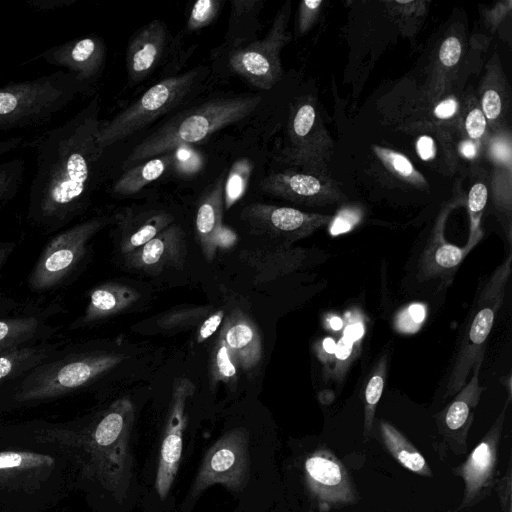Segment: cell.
<instances>
[{"mask_svg":"<svg viewBox=\"0 0 512 512\" xmlns=\"http://www.w3.org/2000/svg\"><path fill=\"white\" fill-rule=\"evenodd\" d=\"M511 272L510 251L477 291L452 362L444 399L453 397L466 384L474 366L483 362L486 342L503 303Z\"/></svg>","mask_w":512,"mask_h":512,"instance_id":"obj_6","label":"cell"},{"mask_svg":"<svg viewBox=\"0 0 512 512\" xmlns=\"http://www.w3.org/2000/svg\"><path fill=\"white\" fill-rule=\"evenodd\" d=\"M364 332L363 324L360 322H355L353 324H349L344 332V336L349 338L350 340L357 342L360 340Z\"/></svg>","mask_w":512,"mask_h":512,"instance_id":"obj_59","label":"cell"},{"mask_svg":"<svg viewBox=\"0 0 512 512\" xmlns=\"http://www.w3.org/2000/svg\"><path fill=\"white\" fill-rule=\"evenodd\" d=\"M481 364L474 366L471 379L454 395L453 400L435 415L440 433L454 451L466 450V437L473 422L474 408L484 390L479 381Z\"/></svg>","mask_w":512,"mask_h":512,"instance_id":"obj_19","label":"cell"},{"mask_svg":"<svg viewBox=\"0 0 512 512\" xmlns=\"http://www.w3.org/2000/svg\"><path fill=\"white\" fill-rule=\"evenodd\" d=\"M329 325L333 330H340L343 327V321L338 316H333L329 320Z\"/></svg>","mask_w":512,"mask_h":512,"instance_id":"obj_61","label":"cell"},{"mask_svg":"<svg viewBox=\"0 0 512 512\" xmlns=\"http://www.w3.org/2000/svg\"><path fill=\"white\" fill-rule=\"evenodd\" d=\"M511 4L510 0L499 2L484 12L485 21L492 30L496 29L505 16L510 13Z\"/></svg>","mask_w":512,"mask_h":512,"instance_id":"obj_53","label":"cell"},{"mask_svg":"<svg viewBox=\"0 0 512 512\" xmlns=\"http://www.w3.org/2000/svg\"><path fill=\"white\" fill-rule=\"evenodd\" d=\"M24 139L22 137H14L0 141V156L9 153L23 145Z\"/></svg>","mask_w":512,"mask_h":512,"instance_id":"obj_58","label":"cell"},{"mask_svg":"<svg viewBox=\"0 0 512 512\" xmlns=\"http://www.w3.org/2000/svg\"><path fill=\"white\" fill-rule=\"evenodd\" d=\"M173 224V216L161 210L123 215L120 220V251L123 256L140 248Z\"/></svg>","mask_w":512,"mask_h":512,"instance_id":"obj_29","label":"cell"},{"mask_svg":"<svg viewBox=\"0 0 512 512\" xmlns=\"http://www.w3.org/2000/svg\"><path fill=\"white\" fill-rule=\"evenodd\" d=\"M333 149V141L312 99H298L290 108L282 161L299 171L330 176Z\"/></svg>","mask_w":512,"mask_h":512,"instance_id":"obj_9","label":"cell"},{"mask_svg":"<svg viewBox=\"0 0 512 512\" xmlns=\"http://www.w3.org/2000/svg\"><path fill=\"white\" fill-rule=\"evenodd\" d=\"M137 291L120 283H104L95 287L89 296L84 314L71 327L88 325L114 316L137 301Z\"/></svg>","mask_w":512,"mask_h":512,"instance_id":"obj_28","label":"cell"},{"mask_svg":"<svg viewBox=\"0 0 512 512\" xmlns=\"http://www.w3.org/2000/svg\"><path fill=\"white\" fill-rule=\"evenodd\" d=\"M249 436L243 428L223 434L205 453L188 499H196L214 484L232 491L242 490L250 476Z\"/></svg>","mask_w":512,"mask_h":512,"instance_id":"obj_11","label":"cell"},{"mask_svg":"<svg viewBox=\"0 0 512 512\" xmlns=\"http://www.w3.org/2000/svg\"><path fill=\"white\" fill-rule=\"evenodd\" d=\"M195 385L187 378H176L172 388L171 405L160 447L155 489L164 499L174 482L183 446V431L186 425L185 408L194 394Z\"/></svg>","mask_w":512,"mask_h":512,"instance_id":"obj_14","label":"cell"},{"mask_svg":"<svg viewBox=\"0 0 512 512\" xmlns=\"http://www.w3.org/2000/svg\"><path fill=\"white\" fill-rule=\"evenodd\" d=\"M224 181L221 176L213 186L202 196L198 203L195 233L201 246L203 255L212 261L217 252L216 237L223 226L222 216L224 210Z\"/></svg>","mask_w":512,"mask_h":512,"instance_id":"obj_27","label":"cell"},{"mask_svg":"<svg viewBox=\"0 0 512 512\" xmlns=\"http://www.w3.org/2000/svg\"><path fill=\"white\" fill-rule=\"evenodd\" d=\"M106 53L103 39L88 35L47 49L40 57L49 64L66 68L89 89L104 70Z\"/></svg>","mask_w":512,"mask_h":512,"instance_id":"obj_16","label":"cell"},{"mask_svg":"<svg viewBox=\"0 0 512 512\" xmlns=\"http://www.w3.org/2000/svg\"><path fill=\"white\" fill-rule=\"evenodd\" d=\"M198 69L165 78L107 122H102L96 142L100 151L128 138L178 106L192 91Z\"/></svg>","mask_w":512,"mask_h":512,"instance_id":"obj_7","label":"cell"},{"mask_svg":"<svg viewBox=\"0 0 512 512\" xmlns=\"http://www.w3.org/2000/svg\"><path fill=\"white\" fill-rule=\"evenodd\" d=\"M488 196V188L482 181L474 183L469 190L467 205L470 217V233L467 244L464 246L469 252L482 238L480 222Z\"/></svg>","mask_w":512,"mask_h":512,"instance_id":"obj_38","label":"cell"},{"mask_svg":"<svg viewBox=\"0 0 512 512\" xmlns=\"http://www.w3.org/2000/svg\"><path fill=\"white\" fill-rule=\"evenodd\" d=\"M47 341L24 345L0 354V385L20 378L64 349Z\"/></svg>","mask_w":512,"mask_h":512,"instance_id":"obj_30","label":"cell"},{"mask_svg":"<svg viewBox=\"0 0 512 512\" xmlns=\"http://www.w3.org/2000/svg\"><path fill=\"white\" fill-rule=\"evenodd\" d=\"M446 214L437 220L433 233L419 261L418 277L421 280L452 277L469 251L450 244L444 237Z\"/></svg>","mask_w":512,"mask_h":512,"instance_id":"obj_25","label":"cell"},{"mask_svg":"<svg viewBox=\"0 0 512 512\" xmlns=\"http://www.w3.org/2000/svg\"><path fill=\"white\" fill-rule=\"evenodd\" d=\"M259 186L266 194L309 207H323L346 200V195L331 176L296 169L271 173L261 180Z\"/></svg>","mask_w":512,"mask_h":512,"instance_id":"obj_13","label":"cell"},{"mask_svg":"<svg viewBox=\"0 0 512 512\" xmlns=\"http://www.w3.org/2000/svg\"><path fill=\"white\" fill-rule=\"evenodd\" d=\"M16 247L15 242H0V278L4 265ZM18 303L0 292V318L8 316L12 311L19 310Z\"/></svg>","mask_w":512,"mask_h":512,"instance_id":"obj_49","label":"cell"},{"mask_svg":"<svg viewBox=\"0 0 512 512\" xmlns=\"http://www.w3.org/2000/svg\"><path fill=\"white\" fill-rule=\"evenodd\" d=\"M481 146V144L466 138L460 142L458 149L463 158L474 160L479 156Z\"/></svg>","mask_w":512,"mask_h":512,"instance_id":"obj_56","label":"cell"},{"mask_svg":"<svg viewBox=\"0 0 512 512\" xmlns=\"http://www.w3.org/2000/svg\"><path fill=\"white\" fill-rule=\"evenodd\" d=\"M125 359V355L106 352H70L65 348L40 364L15 384L11 399L29 404L55 399L88 386Z\"/></svg>","mask_w":512,"mask_h":512,"instance_id":"obj_4","label":"cell"},{"mask_svg":"<svg viewBox=\"0 0 512 512\" xmlns=\"http://www.w3.org/2000/svg\"><path fill=\"white\" fill-rule=\"evenodd\" d=\"M323 4L322 0H304L300 2L297 17V33L299 35H303L311 29Z\"/></svg>","mask_w":512,"mask_h":512,"instance_id":"obj_45","label":"cell"},{"mask_svg":"<svg viewBox=\"0 0 512 512\" xmlns=\"http://www.w3.org/2000/svg\"><path fill=\"white\" fill-rule=\"evenodd\" d=\"M96 95L64 123L32 143L36 170L29 190L28 219L47 233L60 230L89 206L104 152L96 138L102 121Z\"/></svg>","mask_w":512,"mask_h":512,"instance_id":"obj_1","label":"cell"},{"mask_svg":"<svg viewBox=\"0 0 512 512\" xmlns=\"http://www.w3.org/2000/svg\"><path fill=\"white\" fill-rule=\"evenodd\" d=\"M220 331L236 367L246 373L253 371L263 355L262 340L255 323L241 310L235 309Z\"/></svg>","mask_w":512,"mask_h":512,"instance_id":"obj_22","label":"cell"},{"mask_svg":"<svg viewBox=\"0 0 512 512\" xmlns=\"http://www.w3.org/2000/svg\"><path fill=\"white\" fill-rule=\"evenodd\" d=\"M110 222L108 216H95L52 237L28 276L29 288L41 292L64 284L86 257L92 238Z\"/></svg>","mask_w":512,"mask_h":512,"instance_id":"obj_8","label":"cell"},{"mask_svg":"<svg viewBox=\"0 0 512 512\" xmlns=\"http://www.w3.org/2000/svg\"><path fill=\"white\" fill-rule=\"evenodd\" d=\"M253 167V162L247 158L239 159L233 163L224 181V209L231 208L243 197Z\"/></svg>","mask_w":512,"mask_h":512,"instance_id":"obj_37","label":"cell"},{"mask_svg":"<svg viewBox=\"0 0 512 512\" xmlns=\"http://www.w3.org/2000/svg\"><path fill=\"white\" fill-rule=\"evenodd\" d=\"M264 262H260L262 273L269 276H279L296 271L307 262L309 251L303 248H290L283 244L268 253L260 251ZM258 268L257 270H259Z\"/></svg>","mask_w":512,"mask_h":512,"instance_id":"obj_35","label":"cell"},{"mask_svg":"<svg viewBox=\"0 0 512 512\" xmlns=\"http://www.w3.org/2000/svg\"><path fill=\"white\" fill-rule=\"evenodd\" d=\"M25 173V160L14 158L0 163V209L18 193Z\"/></svg>","mask_w":512,"mask_h":512,"instance_id":"obj_39","label":"cell"},{"mask_svg":"<svg viewBox=\"0 0 512 512\" xmlns=\"http://www.w3.org/2000/svg\"><path fill=\"white\" fill-rule=\"evenodd\" d=\"M416 153L422 161L432 162L437 157V143L429 134L420 135L415 143Z\"/></svg>","mask_w":512,"mask_h":512,"instance_id":"obj_52","label":"cell"},{"mask_svg":"<svg viewBox=\"0 0 512 512\" xmlns=\"http://www.w3.org/2000/svg\"><path fill=\"white\" fill-rule=\"evenodd\" d=\"M76 0H27L26 4L34 10H54L72 5Z\"/></svg>","mask_w":512,"mask_h":512,"instance_id":"obj_55","label":"cell"},{"mask_svg":"<svg viewBox=\"0 0 512 512\" xmlns=\"http://www.w3.org/2000/svg\"><path fill=\"white\" fill-rule=\"evenodd\" d=\"M224 2L221 0H198L189 13L187 30L197 31L210 25L218 16Z\"/></svg>","mask_w":512,"mask_h":512,"instance_id":"obj_42","label":"cell"},{"mask_svg":"<svg viewBox=\"0 0 512 512\" xmlns=\"http://www.w3.org/2000/svg\"><path fill=\"white\" fill-rule=\"evenodd\" d=\"M305 479L312 495L327 506L350 504L355 490L346 469L329 451L318 450L304 463Z\"/></svg>","mask_w":512,"mask_h":512,"instance_id":"obj_17","label":"cell"},{"mask_svg":"<svg viewBox=\"0 0 512 512\" xmlns=\"http://www.w3.org/2000/svg\"><path fill=\"white\" fill-rule=\"evenodd\" d=\"M187 255L184 230L171 224L149 242L124 256L133 269L156 275L166 268L182 267Z\"/></svg>","mask_w":512,"mask_h":512,"instance_id":"obj_18","label":"cell"},{"mask_svg":"<svg viewBox=\"0 0 512 512\" xmlns=\"http://www.w3.org/2000/svg\"><path fill=\"white\" fill-rule=\"evenodd\" d=\"M460 110V103L457 98L448 96L440 100L433 108V116L437 120L447 121L453 119Z\"/></svg>","mask_w":512,"mask_h":512,"instance_id":"obj_51","label":"cell"},{"mask_svg":"<svg viewBox=\"0 0 512 512\" xmlns=\"http://www.w3.org/2000/svg\"><path fill=\"white\" fill-rule=\"evenodd\" d=\"M479 94V106L488 128L494 133L503 131L511 109V97L497 57H493L487 65Z\"/></svg>","mask_w":512,"mask_h":512,"instance_id":"obj_26","label":"cell"},{"mask_svg":"<svg viewBox=\"0 0 512 512\" xmlns=\"http://www.w3.org/2000/svg\"><path fill=\"white\" fill-rule=\"evenodd\" d=\"M208 311V308H188L181 309L171 314L165 315L158 320V325L165 329H170L187 323H194L203 317Z\"/></svg>","mask_w":512,"mask_h":512,"instance_id":"obj_46","label":"cell"},{"mask_svg":"<svg viewBox=\"0 0 512 512\" xmlns=\"http://www.w3.org/2000/svg\"><path fill=\"white\" fill-rule=\"evenodd\" d=\"M354 341L350 340L346 336H342L335 349V368L333 370L334 378L336 381H342L347 369L352 363V356L355 347Z\"/></svg>","mask_w":512,"mask_h":512,"instance_id":"obj_44","label":"cell"},{"mask_svg":"<svg viewBox=\"0 0 512 512\" xmlns=\"http://www.w3.org/2000/svg\"><path fill=\"white\" fill-rule=\"evenodd\" d=\"M237 242V235L228 227L222 226L217 237L216 247L221 249H229Z\"/></svg>","mask_w":512,"mask_h":512,"instance_id":"obj_57","label":"cell"},{"mask_svg":"<svg viewBox=\"0 0 512 512\" xmlns=\"http://www.w3.org/2000/svg\"><path fill=\"white\" fill-rule=\"evenodd\" d=\"M262 100L241 95L207 101L172 117L138 143L122 163L127 170L159 155L196 144L249 116Z\"/></svg>","mask_w":512,"mask_h":512,"instance_id":"obj_3","label":"cell"},{"mask_svg":"<svg viewBox=\"0 0 512 512\" xmlns=\"http://www.w3.org/2000/svg\"><path fill=\"white\" fill-rule=\"evenodd\" d=\"M263 5L262 0L231 1V15L225 36L230 51L256 40L255 36L260 27L259 14Z\"/></svg>","mask_w":512,"mask_h":512,"instance_id":"obj_31","label":"cell"},{"mask_svg":"<svg viewBox=\"0 0 512 512\" xmlns=\"http://www.w3.org/2000/svg\"><path fill=\"white\" fill-rule=\"evenodd\" d=\"M323 348L326 353L334 354L336 349V343L332 338H325L323 340Z\"/></svg>","mask_w":512,"mask_h":512,"instance_id":"obj_60","label":"cell"},{"mask_svg":"<svg viewBox=\"0 0 512 512\" xmlns=\"http://www.w3.org/2000/svg\"><path fill=\"white\" fill-rule=\"evenodd\" d=\"M48 308H24L16 315L0 318V354L24 345L47 341L55 333Z\"/></svg>","mask_w":512,"mask_h":512,"instance_id":"obj_23","label":"cell"},{"mask_svg":"<svg viewBox=\"0 0 512 512\" xmlns=\"http://www.w3.org/2000/svg\"><path fill=\"white\" fill-rule=\"evenodd\" d=\"M241 218L253 233L289 245L330 224L333 216L292 207L251 203L242 209Z\"/></svg>","mask_w":512,"mask_h":512,"instance_id":"obj_12","label":"cell"},{"mask_svg":"<svg viewBox=\"0 0 512 512\" xmlns=\"http://www.w3.org/2000/svg\"><path fill=\"white\" fill-rule=\"evenodd\" d=\"M427 1H388L387 10L396 21L404 26L418 24L427 12Z\"/></svg>","mask_w":512,"mask_h":512,"instance_id":"obj_43","label":"cell"},{"mask_svg":"<svg viewBox=\"0 0 512 512\" xmlns=\"http://www.w3.org/2000/svg\"><path fill=\"white\" fill-rule=\"evenodd\" d=\"M379 430L384 445L398 463L416 474L432 476L425 458L400 431L384 420L380 421Z\"/></svg>","mask_w":512,"mask_h":512,"instance_id":"obj_33","label":"cell"},{"mask_svg":"<svg viewBox=\"0 0 512 512\" xmlns=\"http://www.w3.org/2000/svg\"><path fill=\"white\" fill-rule=\"evenodd\" d=\"M425 318V307L421 304H412L403 310L397 317L396 325L405 333L415 332Z\"/></svg>","mask_w":512,"mask_h":512,"instance_id":"obj_48","label":"cell"},{"mask_svg":"<svg viewBox=\"0 0 512 512\" xmlns=\"http://www.w3.org/2000/svg\"><path fill=\"white\" fill-rule=\"evenodd\" d=\"M133 418L132 403L122 398L81 431L61 432L62 439L80 448L88 475L119 500L129 490L133 475L130 453Z\"/></svg>","mask_w":512,"mask_h":512,"instance_id":"obj_2","label":"cell"},{"mask_svg":"<svg viewBox=\"0 0 512 512\" xmlns=\"http://www.w3.org/2000/svg\"><path fill=\"white\" fill-rule=\"evenodd\" d=\"M509 402L508 399L496 421L468 459L455 470L465 484L461 508L476 504L489 495L493 487L498 445Z\"/></svg>","mask_w":512,"mask_h":512,"instance_id":"obj_15","label":"cell"},{"mask_svg":"<svg viewBox=\"0 0 512 512\" xmlns=\"http://www.w3.org/2000/svg\"><path fill=\"white\" fill-rule=\"evenodd\" d=\"M291 2L276 13L266 35L246 46L229 51L230 70L261 90L271 89L282 77L281 50L289 42L287 31Z\"/></svg>","mask_w":512,"mask_h":512,"instance_id":"obj_10","label":"cell"},{"mask_svg":"<svg viewBox=\"0 0 512 512\" xmlns=\"http://www.w3.org/2000/svg\"><path fill=\"white\" fill-rule=\"evenodd\" d=\"M488 156L493 163L492 199L505 235L511 245V137L505 130L494 133L487 140Z\"/></svg>","mask_w":512,"mask_h":512,"instance_id":"obj_20","label":"cell"},{"mask_svg":"<svg viewBox=\"0 0 512 512\" xmlns=\"http://www.w3.org/2000/svg\"><path fill=\"white\" fill-rule=\"evenodd\" d=\"M462 44L458 37L451 35L444 39L438 50V63L448 69L456 66L461 58Z\"/></svg>","mask_w":512,"mask_h":512,"instance_id":"obj_47","label":"cell"},{"mask_svg":"<svg viewBox=\"0 0 512 512\" xmlns=\"http://www.w3.org/2000/svg\"><path fill=\"white\" fill-rule=\"evenodd\" d=\"M54 464V458L46 454L0 452V487L22 490L33 488L49 476Z\"/></svg>","mask_w":512,"mask_h":512,"instance_id":"obj_24","label":"cell"},{"mask_svg":"<svg viewBox=\"0 0 512 512\" xmlns=\"http://www.w3.org/2000/svg\"><path fill=\"white\" fill-rule=\"evenodd\" d=\"M87 90L74 74L67 71L2 86L0 131L43 125Z\"/></svg>","mask_w":512,"mask_h":512,"instance_id":"obj_5","label":"cell"},{"mask_svg":"<svg viewBox=\"0 0 512 512\" xmlns=\"http://www.w3.org/2000/svg\"><path fill=\"white\" fill-rule=\"evenodd\" d=\"M373 152L384 170L394 179L417 188L427 187L424 176L403 153L383 146H373Z\"/></svg>","mask_w":512,"mask_h":512,"instance_id":"obj_34","label":"cell"},{"mask_svg":"<svg viewBox=\"0 0 512 512\" xmlns=\"http://www.w3.org/2000/svg\"><path fill=\"white\" fill-rule=\"evenodd\" d=\"M387 354L382 355L374 366L364 392V434L372 428L375 410L381 398L387 373Z\"/></svg>","mask_w":512,"mask_h":512,"instance_id":"obj_36","label":"cell"},{"mask_svg":"<svg viewBox=\"0 0 512 512\" xmlns=\"http://www.w3.org/2000/svg\"><path fill=\"white\" fill-rule=\"evenodd\" d=\"M360 216L357 211L352 209L341 210L330 222V232L332 235L347 232L359 222Z\"/></svg>","mask_w":512,"mask_h":512,"instance_id":"obj_50","label":"cell"},{"mask_svg":"<svg viewBox=\"0 0 512 512\" xmlns=\"http://www.w3.org/2000/svg\"><path fill=\"white\" fill-rule=\"evenodd\" d=\"M211 378L214 382L226 383L235 381L237 378V367L231 358L221 331L213 351Z\"/></svg>","mask_w":512,"mask_h":512,"instance_id":"obj_40","label":"cell"},{"mask_svg":"<svg viewBox=\"0 0 512 512\" xmlns=\"http://www.w3.org/2000/svg\"><path fill=\"white\" fill-rule=\"evenodd\" d=\"M463 128L467 139L473 140L479 144L487 143L489 139V128L486 118L480 109L479 103L473 99L467 105L464 114Z\"/></svg>","mask_w":512,"mask_h":512,"instance_id":"obj_41","label":"cell"},{"mask_svg":"<svg viewBox=\"0 0 512 512\" xmlns=\"http://www.w3.org/2000/svg\"><path fill=\"white\" fill-rule=\"evenodd\" d=\"M175 162V151L168 152L139 163L125 172L113 183L112 193L129 196L138 193L146 185L160 178Z\"/></svg>","mask_w":512,"mask_h":512,"instance_id":"obj_32","label":"cell"},{"mask_svg":"<svg viewBox=\"0 0 512 512\" xmlns=\"http://www.w3.org/2000/svg\"><path fill=\"white\" fill-rule=\"evenodd\" d=\"M167 44L165 23L153 20L130 38L126 50V69L130 85L147 78L160 62Z\"/></svg>","mask_w":512,"mask_h":512,"instance_id":"obj_21","label":"cell"},{"mask_svg":"<svg viewBox=\"0 0 512 512\" xmlns=\"http://www.w3.org/2000/svg\"><path fill=\"white\" fill-rule=\"evenodd\" d=\"M223 318L224 312L222 310H219L206 318L199 328L197 341L202 342L214 334L220 327Z\"/></svg>","mask_w":512,"mask_h":512,"instance_id":"obj_54","label":"cell"}]
</instances>
